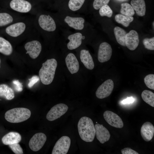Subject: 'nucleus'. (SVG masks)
<instances>
[{"mask_svg": "<svg viewBox=\"0 0 154 154\" xmlns=\"http://www.w3.org/2000/svg\"><path fill=\"white\" fill-rule=\"evenodd\" d=\"M99 9V13L101 16H105L108 17H111L112 16L113 11L108 4L103 6Z\"/></svg>", "mask_w": 154, "mask_h": 154, "instance_id": "7c9ffc66", "label": "nucleus"}, {"mask_svg": "<svg viewBox=\"0 0 154 154\" xmlns=\"http://www.w3.org/2000/svg\"><path fill=\"white\" fill-rule=\"evenodd\" d=\"M13 47L11 43L4 38L0 37V53L9 56L13 53Z\"/></svg>", "mask_w": 154, "mask_h": 154, "instance_id": "393cba45", "label": "nucleus"}, {"mask_svg": "<svg viewBox=\"0 0 154 154\" xmlns=\"http://www.w3.org/2000/svg\"><path fill=\"white\" fill-rule=\"evenodd\" d=\"M31 113L29 109L24 108H17L6 112L5 117L8 121L13 123L25 121L30 118Z\"/></svg>", "mask_w": 154, "mask_h": 154, "instance_id": "20e7f679", "label": "nucleus"}, {"mask_svg": "<svg viewBox=\"0 0 154 154\" xmlns=\"http://www.w3.org/2000/svg\"><path fill=\"white\" fill-rule=\"evenodd\" d=\"M24 48L26 51V54H28L31 58L35 59L40 53L42 46L40 41L36 39H33L26 42L24 45Z\"/></svg>", "mask_w": 154, "mask_h": 154, "instance_id": "0eeeda50", "label": "nucleus"}, {"mask_svg": "<svg viewBox=\"0 0 154 154\" xmlns=\"http://www.w3.org/2000/svg\"><path fill=\"white\" fill-rule=\"evenodd\" d=\"M141 134L143 139L146 141H151L154 134V127L150 122H146L141 127Z\"/></svg>", "mask_w": 154, "mask_h": 154, "instance_id": "6ab92c4d", "label": "nucleus"}, {"mask_svg": "<svg viewBox=\"0 0 154 154\" xmlns=\"http://www.w3.org/2000/svg\"><path fill=\"white\" fill-rule=\"evenodd\" d=\"M120 13L122 15L128 16H132L135 14L134 9L132 6L128 3L121 4Z\"/></svg>", "mask_w": 154, "mask_h": 154, "instance_id": "c85d7f7f", "label": "nucleus"}, {"mask_svg": "<svg viewBox=\"0 0 154 154\" xmlns=\"http://www.w3.org/2000/svg\"><path fill=\"white\" fill-rule=\"evenodd\" d=\"M71 143L70 137L64 136L56 142L52 152V154H66L68 152Z\"/></svg>", "mask_w": 154, "mask_h": 154, "instance_id": "6e6552de", "label": "nucleus"}, {"mask_svg": "<svg viewBox=\"0 0 154 154\" xmlns=\"http://www.w3.org/2000/svg\"><path fill=\"white\" fill-rule=\"evenodd\" d=\"M1 60L0 58V68L1 67Z\"/></svg>", "mask_w": 154, "mask_h": 154, "instance_id": "ea45409f", "label": "nucleus"}, {"mask_svg": "<svg viewBox=\"0 0 154 154\" xmlns=\"http://www.w3.org/2000/svg\"><path fill=\"white\" fill-rule=\"evenodd\" d=\"M39 80V78L38 76L36 75L33 76L29 79V82L28 84V87L30 88H32Z\"/></svg>", "mask_w": 154, "mask_h": 154, "instance_id": "e433bc0d", "label": "nucleus"}, {"mask_svg": "<svg viewBox=\"0 0 154 154\" xmlns=\"http://www.w3.org/2000/svg\"><path fill=\"white\" fill-rule=\"evenodd\" d=\"M68 107L66 104L60 103L52 107L47 113L46 119L49 121H53L60 118L64 115L68 110Z\"/></svg>", "mask_w": 154, "mask_h": 154, "instance_id": "1a4fd4ad", "label": "nucleus"}, {"mask_svg": "<svg viewBox=\"0 0 154 154\" xmlns=\"http://www.w3.org/2000/svg\"><path fill=\"white\" fill-rule=\"evenodd\" d=\"M35 29L33 19L24 17L8 26L5 32L10 37L15 39L28 37Z\"/></svg>", "mask_w": 154, "mask_h": 154, "instance_id": "f257e3e1", "label": "nucleus"}, {"mask_svg": "<svg viewBox=\"0 0 154 154\" xmlns=\"http://www.w3.org/2000/svg\"><path fill=\"white\" fill-rule=\"evenodd\" d=\"M141 97L143 100L146 103L154 107V94L152 92L145 90L141 94Z\"/></svg>", "mask_w": 154, "mask_h": 154, "instance_id": "cd10ccee", "label": "nucleus"}, {"mask_svg": "<svg viewBox=\"0 0 154 154\" xmlns=\"http://www.w3.org/2000/svg\"><path fill=\"white\" fill-rule=\"evenodd\" d=\"M14 13L12 14L7 12L0 13V27L8 26L24 18Z\"/></svg>", "mask_w": 154, "mask_h": 154, "instance_id": "2eb2a0df", "label": "nucleus"}, {"mask_svg": "<svg viewBox=\"0 0 154 154\" xmlns=\"http://www.w3.org/2000/svg\"><path fill=\"white\" fill-rule=\"evenodd\" d=\"M0 97L7 100H11L15 97L13 90L6 84H0Z\"/></svg>", "mask_w": 154, "mask_h": 154, "instance_id": "b1692460", "label": "nucleus"}, {"mask_svg": "<svg viewBox=\"0 0 154 154\" xmlns=\"http://www.w3.org/2000/svg\"><path fill=\"white\" fill-rule=\"evenodd\" d=\"M64 21L70 27L76 30H82L84 27V19L81 17L67 16L64 18Z\"/></svg>", "mask_w": 154, "mask_h": 154, "instance_id": "aec40b11", "label": "nucleus"}, {"mask_svg": "<svg viewBox=\"0 0 154 154\" xmlns=\"http://www.w3.org/2000/svg\"><path fill=\"white\" fill-rule=\"evenodd\" d=\"M96 135L97 139L103 144L109 140L110 135L107 129L103 125L97 123L95 125Z\"/></svg>", "mask_w": 154, "mask_h": 154, "instance_id": "dca6fc26", "label": "nucleus"}, {"mask_svg": "<svg viewBox=\"0 0 154 154\" xmlns=\"http://www.w3.org/2000/svg\"><path fill=\"white\" fill-rule=\"evenodd\" d=\"M33 21L36 29L39 28L48 32H54L56 29L55 21L49 15L37 14L33 19Z\"/></svg>", "mask_w": 154, "mask_h": 154, "instance_id": "39448f33", "label": "nucleus"}, {"mask_svg": "<svg viewBox=\"0 0 154 154\" xmlns=\"http://www.w3.org/2000/svg\"><path fill=\"white\" fill-rule=\"evenodd\" d=\"M46 138V135L42 133H36L29 141V145L30 148L34 151H39L43 146Z\"/></svg>", "mask_w": 154, "mask_h": 154, "instance_id": "9b49d317", "label": "nucleus"}, {"mask_svg": "<svg viewBox=\"0 0 154 154\" xmlns=\"http://www.w3.org/2000/svg\"><path fill=\"white\" fill-rule=\"evenodd\" d=\"M121 152L122 154H139L136 151L128 147L125 148L121 149Z\"/></svg>", "mask_w": 154, "mask_h": 154, "instance_id": "4c0bfd02", "label": "nucleus"}, {"mask_svg": "<svg viewBox=\"0 0 154 154\" xmlns=\"http://www.w3.org/2000/svg\"><path fill=\"white\" fill-rule=\"evenodd\" d=\"M112 54V49L111 45L108 43L104 42L100 45L98 52V59L100 62L108 61Z\"/></svg>", "mask_w": 154, "mask_h": 154, "instance_id": "f8f14e48", "label": "nucleus"}, {"mask_svg": "<svg viewBox=\"0 0 154 154\" xmlns=\"http://www.w3.org/2000/svg\"><path fill=\"white\" fill-rule=\"evenodd\" d=\"M80 58L81 62L87 69L92 70L94 66L92 58L88 50L83 49L80 52Z\"/></svg>", "mask_w": 154, "mask_h": 154, "instance_id": "412c9836", "label": "nucleus"}, {"mask_svg": "<svg viewBox=\"0 0 154 154\" xmlns=\"http://www.w3.org/2000/svg\"><path fill=\"white\" fill-rule=\"evenodd\" d=\"M115 19L117 23L121 24L124 27H128L131 23L133 20L132 16H128L121 14H117L116 15Z\"/></svg>", "mask_w": 154, "mask_h": 154, "instance_id": "bb28decb", "label": "nucleus"}, {"mask_svg": "<svg viewBox=\"0 0 154 154\" xmlns=\"http://www.w3.org/2000/svg\"><path fill=\"white\" fill-rule=\"evenodd\" d=\"M9 146L15 154H23V149L18 143L9 145Z\"/></svg>", "mask_w": 154, "mask_h": 154, "instance_id": "f704fd0d", "label": "nucleus"}, {"mask_svg": "<svg viewBox=\"0 0 154 154\" xmlns=\"http://www.w3.org/2000/svg\"><path fill=\"white\" fill-rule=\"evenodd\" d=\"M9 6L12 10L18 14L32 13V5L26 0H12Z\"/></svg>", "mask_w": 154, "mask_h": 154, "instance_id": "423d86ee", "label": "nucleus"}, {"mask_svg": "<svg viewBox=\"0 0 154 154\" xmlns=\"http://www.w3.org/2000/svg\"><path fill=\"white\" fill-rule=\"evenodd\" d=\"M114 88L113 81L111 79H108L98 87L96 92V96L100 99L107 98L112 93Z\"/></svg>", "mask_w": 154, "mask_h": 154, "instance_id": "9d476101", "label": "nucleus"}, {"mask_svg": "<svg viewBox=\"0 0 154 154\" xmlns=\"http://www.w3.org/2000/svg\"><path fill=\"white\" fill-rule=\"evenodd\" d=\"M131 4L138 15L143 16L145 15L146 5L144 0H131Z\"/></svg>", "mask_w": 154, "mask_h": 154, "instance_id": "5701e85b", "label": "nucleus"}, {"mask_svg": "<svg viewBox=\"0 0 154 154\" xmlns=\"http://www.w3.org/2000/svg\"><path fill=\"white\" fill-rule=\"evenodd\" d=\"M134 101V99L133 97H128L125 99L123 100L121 103L123 104H130L133 102Z\"/></svg>", "mask_w": 154, "mask_h": 154, "instance_id": "58836bf2", "label": "nucleus"}, {"mask_svg": "<svg viewBox=\"0 0 154 154\" xmlns=\"http://www.w3.org/2000/svg\"><path fill=\"white\" fill-rule=\"evenodd\" d=\"M57 65V62L54 58L48 59L42 64L39 71V76L43 84L48 85L52 83Z\"/></svg>", "mask_w": 154, "mask_h": 154, "instance_id": "7ed1b4c3", "label": "nucleus"}, {"mask_svg": "<svg viewBox=\"0 0 154 154\" xmlns=\"http://www.w3.org/2000/svg\"><path fill=\"white\" fill-rule=\"evenodd\" d=\"M65 62L68 69L72 74L77 73L79 68L78 61L72 53H69L65 58Z\"/></svg>", "mask_w": 154, "mask_h": 154, "instance_id": "f3484780", "label": "nucleus"}, {"mask_svg": "<svg viewBox=\"0 0 154 154\" xmlns=\"http://www.w3.org/2000/svg\"><path fill=\"white\" fill-rule=\"evenodd\" d=\"M103 116L106 121L110 125L118 128L123 127V122L121 117L113 112L106 111L104 113Z\"/></svg>", "mask_w": 154, "mask_h": 154, "instance_id": "ddd939ff", "label": "nucleus"}, {"mask_svg": "<svg viewBox=\"0 0 154 154\" xmlns=\"http://www.w3.org/2000/svg\"><path fill=\"white\" fill-rule=\"evenodd\" d=\"M21 140V136L18 132H10L4 136L2 138L3 143L5 145L19 143Z\"/></svg>", "mask_w": 154, "mask_h": 154, "instance_id": "4be33fe9", "label": "nucleus"}, {"mask_svg": "<svg viewBox=\"0 0 154 154\" xmlns=\"http://www.w3.org/2000/svg\"><path fill=\"white\" fill-rule=\"evenodd\" d=\"M145 48L149 50H154V37L151 38H145L143 41Z\"/></svg>", "mask_w": 154, "mask_h": 154, "instance_id": "473e14b6", "label": "nucleus"}, {"mask_svg": "<svg viewBox=\"0 0 154 154\" xmlns=\"http://www.w3.org/2000/svg\"><path fill=\"white\" fill-rule=\"evenodd\" d=\"M144 82L148 88L154 90V74H150L147 75L144 78Z\"/></svg>", "mask_w": 154, "mask_h": 154, "instance_id": "2f4dec72", "label": "nucleus"}, {"mask_svg": "<svg viewBox=\"0 0 154 154\" xmlns=\"http://www.w3.org/2000/svg\"><path fill=\"white\" fill-rule=\"evenodd\" d=\"M114 32L117 42L121 45L125 46V37L127 33L123 29L118 27L114 29Z\"/></svg>", "mask_w": 154, "mask_h": 154, "instance_id": "a878e982", "label": "nucleus"}, {"mask_svg": "<svg viewBox=\"0 0 154 154\" xmlns=\"http://www.w3.org/2000/svg\"><path fill=\"white\" fill-rule=\"evenodd\" d=\"M78 128L81 139L86 142H92L94 140L96 130L93 121L90 118L84 116L79 120Z\"/></svg>", "mask_w": 154, "mask_h": 154, "instance_id": "f03ea898", "label": "nucleus"}, {"mask_svg": "<svg viewBox=\"0 0 154 154\" xmlns=\"http://www.w3.org/2000/svg\"><path fill=\"white\" fill-rule=\"evenodd\" d=\"M85 38V36H83L80 33H76L70 35L68 37L69 42L67 44V48L70 50L76 48L81 45L82 40Z\"/></svg>", "mask_w": 154, "mask_h": 154, "instance_id": "a211bd4d", "label": "nucleus"}, {"mask_svg": "<svg viewBox=\"0 0 154 154\" xmlns=\"http://www.w3.org/2000/svg\"><path fill=\"white\" fill-rule=\"evenodd\" d=\"M85 0H70L68 6L69 8L73 11L80 9L83 4Z\"/></svg>", "mask_w": 154, "mask_h": 154, "instance_id": "c756f323", "label": "nucleus"}, {"mask_svg": "<svg viewBox=\"0 0 154 154\" xmlns=\"http://www.w3.org/2000/svg\"><path fill=\"white\" fill-rule=\"evenodd\" d=\"M15 90L17 92H21L23 90V85L18 80H14L12 82Z\"/></svg>", "mask_w": 154, "mask_h": 154, "instance_id": "c9c22d12", "label": "nucleus"}, {"mask_svg": "<svg viewBox=\"0 0 154 154\" xmlns=\"http://www.w3.org/2000/svg\"><path fill=\"white\" fill-rule=\"evenodd\" d=\"M139 35L135 31L131 30L127 33L125 37V44L130 50H135L139 45Z\"/></svg>", "mask_w": 154, "mask_h": 154, "instance_id": "4468645a", "label": "nucleus"}, {"mask_svg": "<svg viewBox=\"0 0 154 154\" xmlns=\"http://www.w3.org/2000/svg\"><path fill=\"white\" fill-rule=\"evenodd\" d=\"M110 0H94L93 3L94 8L98 10L103 6L108 4Z\"/></svg>", "mask_w": 154, "mask_h": 154, "instance_id": "72a5a7b5", "label": "nucleus"}]
</instances>
